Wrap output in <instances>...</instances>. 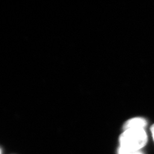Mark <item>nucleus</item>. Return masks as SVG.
I'll list each match as a JSON object with an SVG mask.
<instances>
[{"label":"nucleus","instance_id":"obj_2","mask_svg":"<svg viewBox=\"0 0 154 154\" xmlns=\"http://www.w3.org/2000/svg\"><path fill=\"white\" fill-rule=\"evenodd\" d=\"M147 121L145 119L140 117H136L130 119L125 123L124 130L127 129H144L147 125Z\"/></svg>","mask_w":154,"mask_h":154},{"label":"nucleus","instance_id":"obj_5","mask_svg":"<svg viewBox=\"0 0 154 154\" xmlns=\"http://www.w3.org/2000/svg\"><path fill=\"white\" fill-rule=\"evenodd\" d=\"M0 154H1V149H0Z\"/></svg>","mask_w":154,"mask_h":154},{"label":"nucleus","instance_id":"obj_1","mask_svg":"<svg viewBox=\"0 0 154 154\" xmlns=\"http://www.w3.org/2000/svg\"><path fill=\"white\" fill-rule=\"evenodd\" d=\"M147 141V136L144 129L125 130L119 137L120 147L133 150H140Z\"/></svg>","mask_w":154,"mask_h":154},{"label":"nucleus","instance_id":"obj_4","mask_svg":"<svg viewBox=\"0 0 154 154\" xmlns=\"http://www.w3.org/2000/svg\"><path fill=\"white\" fill-rule=\"evenodd\" d=\"M151 132L152 134V137H153L154 140V125H153L151 127Z\"/></svg>","mask_w":154,"mask_h":154},{"label":"nucleus","instance_id":"obj_3","mask_svg":"<svg viewBox=\"0 0 154 154\" xmlns=\"http://www.w3.org/2000/svg\"><path fill=\"white\" fill-rule=\"evenodd\" d=\"M118 154H143L140 150H133L119 147L118 149Z\"/></svg>","mask_w":154,"mask_h":154}]
</instances>
